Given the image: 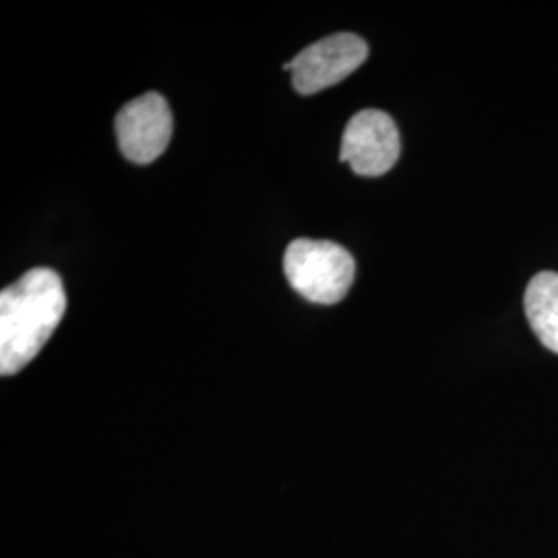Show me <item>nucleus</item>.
Instances as JSON below:
<instances>
[{"mask_svg":"<svg viewBox=\"0 0 558 558\" xmlns=\"http://www.w3.org/2000/svg\"><path fill=\"white\" fill-rule=\"evenodd\" d=\"M368 57V46L356 34H336L311 44L283 64L292 73L300 96H313L352 75Z\"/></svg>","mask_w":558,"mask_h":558,"instance_id":"3","label":"nucleus"},{"mask_svg":"<svg viewBox=\"0 0 558 558\" xmlns=\"http://www.w3.org/2000/svg\"><path fill=\"white\" fill-rule=\"evenodd\" d=\"M401 141L393 119L380 110H362L352 117L341 140L339 160L359 177H383L399 158Z\"/></svg>","mask_w":558,"mask_h":558,"instance_id":"5","label":"nucleus"},{"mask_svg":"<svg viewBox=\"0 0 558 558\" xmlns=\"http://www.w3.org/2000/svg\"><path fill=\"white\" fill-rule=\"evenodd\" d=\"M66 311L62 279L52 269H32L0 292V375L20 373L40 354Z\"/></svg>","mask_w":558,"mask_h":558,"instance_id":"1","label":"nucleus"},{"mask_svg":"<svg viewBox=\"0 0 558 558\" xmlns=\"http://www.w3.org/2000/svg\"><path fill=\"white\" fill-rule=\"evenodd\" d=\"M122 156L133 163H151L168 149L174 120L168 101L160 94L149 92L120 108L114 120Z\"/></svg>","mask_w":558,"mask_h":558,"instance_id":"4","label":"nucleus"},{"mask_svg":"<svg viewBox=\"0 0 558 558\" xmlns=\"http://www.w3.org/2000/svg\"><path fill=\"white\" fill-rule=\"evenodd\" d=\"M525 313L539 341L558 354V274L542 271L530 281Z\"/></svg>","mask_w":558,"mask_h":558,"instance_id":"6","label":"nucleus"},{"mask_svg":"<svg viewBox=\"0 0 558 558\" xmlns=\"http://www.w3.org/2000/svg\"><path fill=\"white\" fill-rule=\"evenodd\" d=\"M283 271L290 286L315 304L331 306L345 299L356 278V260L331 240L299 239L286 248Z\"/></svg>","mask_w":558,"mask_h":558,"instance_id":"2","label":"nucleus"}]
</instances>
